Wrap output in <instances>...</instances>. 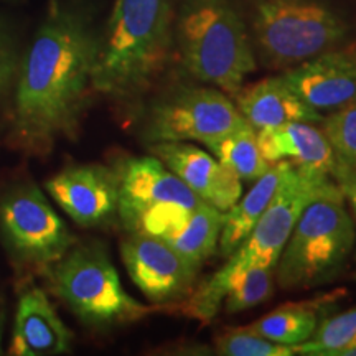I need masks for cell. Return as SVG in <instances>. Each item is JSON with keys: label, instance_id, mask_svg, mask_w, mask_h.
Returning a JSON list of instances; mask_svg holds the SVG:
<instances>
[{"label": "cell", "instance_id": "cell-19", "mask_svg": "<svg viewBox=\"0 0 356 356\" xmlns=\"http://www.w3.org/2000/svg\"><path fill=\"white\" fill-rule=\"evenodd\" d=\"M287 162H275L264 175L256 180L252 188L236 202L228 211H225V221L220 234V254L228 257L244 243V239L254 229L267 204L273 200Z\"/></svg>", "mask_w": 356, "mask_h": 356}, {"label": "cell", "instance_id": "cell-26", "mask_svg": "<svg viewBox=\"0 0 356 356\" xmlns=\"http://www.w3.org/2000/svg\"><path fill=\"white\" fill-rule=\"evenodd\" d=\"M216 355L221 356H292V346H286L266 340L246 328H236L216 337Z\"/></svg>", "mask_w": 356, "mask_h": 356}, {"label": "cell", "instance_id": "cell-6", "mask_svg": "<svg viewBox=\"0 0 356 356\" xmlns=\"http://www.w3.org/2000/svg\"><path fill=\"white\" fill-rule=\"evenodd\" d=\"M76 241L32 177L17 175L0 184V246L17 289L42 279Z\"/></svg>", "mask_w": 356, "mask_h": 356}, {"label": "cell", "instance_id": "cell-7", "mask_svg": "<svg viewBox=\"0 0 356 356\" xmlns=\"http://www.w3.org/2000/svg\"><path fill=\"white\" fill-rule=\"evenodd\" d=\"M248 30L262 65L280 71L338 48L350 32L327 0H252Z\"/></svg>", "mask_w": 356, "mask_h": 356}, {"label": "cell", "instance_id": "cell-20", "mask_svg": "<svg viewBox=\"0 0 356 356\" xmlns=\"http://www.w3.org/2000/svg\"><path fill=\"white\" fill-rule=\"evenodd\" d=\"M225 213L208 203L198 204L190 211L180 228L163 238V241L180 252L185 259L202 269L204 261L215 254Z\"/></svg>", "mask_w": 356, "mask_h": 356}, {"label": "cell", "instance_id": "cell-12", "mask_svg": "<svg viewBox=\"0 0 356 356\" xmlns=\"http://www.w3.org/2000/svg\"><path fill=\"white\" fill-rule=\"evenodd\" d=\"M119 165V222L132 233L142 218L160 208H195L204 203L155 155L131 157Z\"/></svg>", "mask_w": 356, "mask_h": 356}, {"label": "cell", "instance_id": "cell-22", "mask_svg": "<svg viewBox=\"0 0 356 356\" xmlns=\"http://www.w3.org/2000/svg\"><path fill=\"white\" fill-rule=\"evenodd\" d=\"M25 50L7 17L0 15V142L6 136Z\"/></svg>", "mask_w": 356, "mask_h": 356}, {"label": "cell", "instance_id": "cell-27", "mask_svg": "<svg viewBox=\"0 0 356 356\" xmlns=\"http://www.w3.org/2000/svg\"><path fill=\"white\" fill-rule=\"evenodd\" d=\"M333 180L340 188L341 195L346 202L350 203L353 215L356 218V168L346 167L343 163H338L335 173H333Z\"/></svg>", "mask_w": 356, "mask_h": 356}, {"label": "cell", "instance_id": "cell-23", "mask_svg": "<svg viewBox=\"0 0 356 356\" xmlns=\"http://www.w3.org/2000/svg\"><path fill=\"white\" fill-rule=\"evenodd\" d=\"M356 346V305L341 314L327 315L309 340L293 346L304 356H345Z\"/></svg>", "mask_w": 356, "mask_h": 356}, {"label": "cell", "instance_id": "cell-28", "mask_svg": "<svg viewBox=\"0 0 356 356\" xmlns=\"http://www.w3.org/2000/svg\"><path fill=\"white\" fill-rule=\"evenodd\" d=\"M6 325H7V304L6 297H3L2 289H0V355L2 351V341H3V333H6Z\"/></svg>", "mask_w": 356, "mask_h": 356}, {"label": "cell", "instance_id": "cell-17", "mask_svg": "<svg viewBox=\"0 0 356 356\" xmlns=\"http://www.w3.org/2000/svg\"><path fill=\"white\" fill-rule=\"evenodd\" d=\"M234 104L254 131L279 127L289 122H317L323 115L307 106L282 78L269 76L241 88L233 96Z\"/></svg>", "mask_w": 356, "mask_h": 356}, {"label": "cell", "instance_id": "cell-5", "mask_svg": "<svg viewBox=\"0 0 356 356\" xmlns=\"http://www.w3.org/2000/svg\"><path fill=\"white\" fill-rule=\"evenodd\" d=\"M44 289L68 307L83 325L111 330L139 322L150 307L129 293L99 241H76L42 275Z\"/></svg>", "mask_w": 356, "mask_h": 356}, {"label": "cell", "instance_id": "cell-14", "mask_svg": "<svg viewBox=\"0 0 356 356\" xmlns=\"http://www.w3.org/2000/svg\"><path fill=\"white\" fill-rule=\"evenodd\" d=\"M149 152L162 160L197 197L216 210L228 211L243 197V181L222 167L211 152L188 142L150 144Z\"/></svg>", "mask_w": 356, "mask_h": 356}, {"label": "cell", "instance_id": "cell-4", "mask_svg": "<svg viewBox=\"0 0 356 356\" xmlns=\"http://www.w3.org/2000/svg\"><path fill=\"white\" fill-rule=\"evenodd\" d=\"M175 43L191 78L234 96L252 71L256 55L234 0H180Z\"/></svg>", "mask_w": 356, "mask_h": 356}, {"label": "cell", "instance_id": "cell-1", "mask_svg": "<svg viewBox=\"0 0 356 356\" xmlns=\"http://www.w3.org/2000/svg\"><path fill=\"white\" fill-rule=\"evenodd\" d=\"M101 30L92 7L55 0L25 50L2 144L25 157H47L76 140L91 104Z\"/></svg>", "mask_w": 356, "mask_h": 356}, {"label": "cell", "instance_id": "cell-21", "mask_svg": "<svg viewBox=\"0 0 356 356\" xmlns=\"http://www.w3.org/2000/svg\"><path fill=\"white\" fill-rule=\"evenodd\" d=\"M203 145L241 181H256L273 165L261 154L256 131L248 122Z\"/></svg>", "mask_w": 356, "mask_h": 356}, {"label": "cell", "instance_id": "cell-24", "mask_svg": "<svg viewBox=\"0 0 356 356\" xmlns=\"http://www.w3.org/2000/svg\"><path fill=\"white\" fill-rule=\"evenodd\" d=\"M274 267H251L229 282L222 304L228 314L254 309L274 293Z\"/></svg>", "mask_w": 356, "mask_h": 356}, {"label": "cell", "instance_id": "cell-13", "mask_svg": "<svg viewBox=\"0 0 356 356\" xmlns=\"http://www.w3.org/2000/svg\"><path fill=\"white\" fill-rule=\"evenodd\" d=\"M282 78L322 115L356 99V44L338 47L284 71Z\"/></svg>", "mask_w": 356, "mask_h": 356}, {"label": "cell", "instance_id": "cell-25", "mask_svg": "<svg viewBox=\"0 0 356 356\" xmlns=\"http://www.w3.org/2000/svg\"><path fill=\"white\" fill-rule=\"evenodd\" d=\"M320 124L338 162L356 168V99L323 115Z\"/></svg>", "mask_w": 356, "mask_h": 356}, {"label": "cell", "instance_id": "cell-30", "mask_svg": "<svg viewBox=\"0 0 356 356\" xmlns=\"http://www.w3.org/2000/svg\"><path fill=\"white\" fill-rule=\"evenodd\" d=\"M355 277H356V274H355Z\"/></svg>", "mask_w": 356, "mask_h": 356}, {"label": "cell", "instance_id": "cell-11", "mask_svg": "<svg viewBox=\"0 0 356 356\" xmlns=\"http://www.w3.org/2000/svg\"><path fill=\"white\" fill-rule=\"evenodd\" d=\"M44 190L81 228L119 222V165L71 163L48 178Z\"/></svg>", "mask_w": 356, "mask_h": 356}, {"label": "cell", "instance_id": "cell-29", "mask_svg": "<svg viewBox=\"0 0 356 356\" xmlns=\"http://www.w3.org/2000/svg\"><path fill=\"white\" fill-rule=\"evenodd\" d=\"M345 356H356V346H353V348L346 351V355H345Z\"/></svg>", "mask_w": 356, "mask_h": 356}, {"label": "cell", "instance_id": "cell-9", "mask_svg": "<svg viewBox=\"0 0 356 356\" xmlns=\"http://www.w3.org/2000/svg\"><path fill=\"white\" fill-rule=\"evenodd\" d=\"M246 124L234 101L210 84L180 86L149 104L140 134L147 144L210 142Z\"/></svg>", "mask_w": 356, "mask_h": 356}, {"label": "cell", "instance_id": "cell-2", "mask_svg": "<svg viewBox=\"0 0 356 356\" xmlns=\"http://www.w3.org/2000/svg\"><path fill=\"white\" fill-rule=\"evenodd\" d=\"M173 43V0H115L101 30L95 95L119 108L137 106L165 71Z\"/></svg>", "mask_w": 356, "mask_h": 356}, {"label": "cell", "instance_id": "cell-10", "mask_svg": "<svg viewBox=\"0 0 356 356\" xmlns=\"http://www.w3.org/2000/svg\"><path fill=\"white\" fill-rule=\"evenodd\" d=\"M121 257L129 277L154 305L184 302L195 289L200 267L191 264L163 239L126 233Z\"/></svg>", "mask_w": 356, "mask_h": 356}, {"label": "cell", "instance_id": "cell-8", "mask_svg": "<svg viewBox=\"0 0 356 356\" xmlns=\"http://www.w3.org/2000/svg\"><path fill=\"white\" fill-rule=\"evenodd\" d=\"M356 228L343 195L314 200L293 226L275 262L284 291H305L335 279L353 251Z\"/></svg>", "mask_w": 356, "mask_h": 356}, {"label": "cell", "instance_id": "cell-18", "mask_svg": "<svg viewBox=\"0 0 356 356\" xmlns=\"http://www.w3.org/2000/svg\"><path fill=\"white\" fill-rule=\"evenodd\" d=\"M341 296H345L343 291L320 296L312 300L284 304L244 328L274 343L293 348L314 335L320 322L330 315L332 305Z\"/></svg>", "mask_w": 356, "mask_h": 356}, {"label": "cell", "instance_id": "cell-16", "mask_svg": "<svg viewBox=\"0 0 356 356\" xmlns=\"http://www.w3.org/2000/svg\"><path fill=\"white\" fill-rule=\"evenodd\" d=\"M317 122H289L256 131L257 144L267 162H287L293 167L333 177L338 159Z\"/></svg>", "mask_w": 356, "mask_h": 356}, {"label": "cell", "instance_id": "cell-15", "mask_svg": "<svg viewBox=\"0 0 356 356\" xmlns=\"http://www.w3.org/2000/svg\"><path fill=\"white\" fill-rule=\"evenodd\" d=\"M8 355L56 356L66 355L73 345V332L60 318L47 292L37 284L19 289Z\"/></svg>", "mask_w": 356, "mask_h": 356}, {"label": "cell", "instance_id": "cell-3", "mask_svg": "<svg viewBox=\"0 0 356 356\" xmlns=\"http://www.w3.org/2000/svg\"><path fill=\"white\" fill-rule=\"evenodd\" d=\"M330 195H341L330 175L289 163L254 229L233 254L226 257L220 270L191 291L184 300L185 314L200 322H210L220 310L231 280L251 267H275L305 207Z\"/></svg>", "mask_w": 356, "mask_h": 356}]
</instances>
